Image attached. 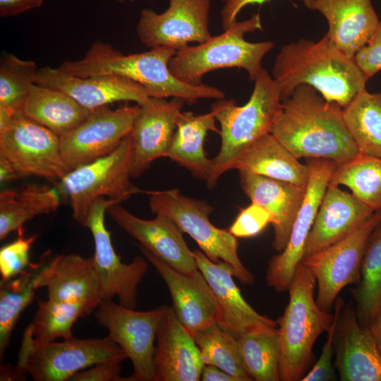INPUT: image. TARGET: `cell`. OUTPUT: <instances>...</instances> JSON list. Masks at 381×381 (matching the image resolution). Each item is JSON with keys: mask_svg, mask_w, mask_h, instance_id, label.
<instances>
[{"mask_svg": "<svg viewBox=\"0 0 381 381\" xmlns=\"http://www.w3.org/2000/svg\"><path fill=\"white\" fill-rule=\"evenodd\" d=\"M26 374L27 373L18 365L3 364L1 365L0 380H24Z\"/></svg>", "mask_w": 381, "mask_h": 381, "instance_id": "681fc988", "label": "cell"}, {"mask_svg": "<svg viewBox=\"0 0 381 381\" xmlns=\"http://www.w3.org/2000/svg\"><path fill=\"white\" fill-rule=\"evenodd\" d=\"M210 6V0H169L162 13L143 9L136 27L138 37L150 49L167 47L176 51L190 43L205 42L212 37Z\"/></svg>", "mask_w": 381, "mask_h": 381, "instance_id": "2e32d148", "label": "cell"}, {"mask_svg": "<svg viewBox=\"0 0 381 381\" xmlns=\"http://www.w3.org/2000/svg\"><path fill=\"white\" fill-rule=\"evenodd\" d=\"M367 327L369 328L375 341L378 351L381 354V311Z\"/></svg>", "mask_w": 381, "mask_h": 381, "instance_id": "f907efd6", "label": "cell"}, {"mask_svg": "<svg viewBox=\"0 0 381 381\" xmlns=\"http://www.w3.org/2000/svg\"><path fill=\"white\" fill-rule=\"evenodd\" d=\"M155 381H198L205 365L193 335L168 307L156 334Z\"/></svg>", "mask_w": 381, "mask_h": 381, "instance_id": "603a6c76", "label": "cell"}, {"mask_svg": "<svg viewBox=\"0 0 381 381\" xmlns=\"http://www.w3.org/2000/svg\"><path fill=\"white\" fill-rule=\"evenodd\" d=\"M380 221L381 208L343 239L303 258L315 279L316 302L322 310L329 311L345 286L359 282L368 239Z\"/></svg>", "mask_w": 381, "mask_h": 381, "instance_id": "7c38bea8", "label": "cell"}, {"mask_svg": "<svg viewBox=\"0 0 381 381\" xmlns=\"http://www.w3.org/2000/svg\"><path fill=\"white\" fill-rule=\"evenodd\" d=\"M205 364L214 365L237 381H251L239 351L238 339L217 322L192 334Z\"/></svg>", "mask_w": 381, "mask_h": 381, "instance_id": "8d00e7d4", "label": "cell"}, {"mask_svg": "<svg viewBox=\"0 0 381 381\" xmlns=\"http://www.w3.org/2000/svg\"><path fill=\"white\" fill-rule=\"evenodd\" d=\"M313 10L327 20L326 35L350 58L368 43L380 23L370 0H315Z\"/></svg>", "mask_w": 381, "mask_h": 381, "instance_id": "4316f807", "label": "cell"}, {"mask_svg": "<svg viewBox=\"0 0 381 381\" xmlns=\"http://www.w3.org/2000/svg\"><path fill=\"white\" fill-rule=\"evenodd\" d=\"M119 3H124L126 0H116ZM130 1H134L135 0H128Z\"/></svg>", "mask_w": 381, "mask_h": 381, "instance_id": "f5cc1de1", "label": "cell"}, {"mask_svg": "<svg viewBox=\"0 0 381 381\" xmlns=\"http://www.w3.org/2000/svg\"><path fill=\"white\" fill-rule=\"evenodd\" d=\"M35 84L59 90L90 110L119 101L141 104L150 97L143 85L127 78L115 75L80 78L48 66L38 69Z\"/></svg>", "mask_w": 381, "mask_h": 381, "instance_id": "44dd1931", "label": "cell"}, {"mask_svg": "<svg viewBox=\"0 0 381 381\" xmlns=\"http://www.w3.org/2000/svg\"><path fill=\"white\" fill-rule=\"evenodd\" d=\"M222 8L221 20L224 30L229 29L237 21V16L246 6L252 4H262L270 0H221Z\"/></svg>", "mask_w": 381, "mask_h": 381, "instance_id": "f6af8a7d", "label": "cell"}, {"mask_svg": "<svg viewBox=\"0 0 381 381\" xmlns=\"http://www.w3.org/2000/svg\"><path fill=\"white\" fill-rule=\"evenodd\" d=\"M219 133L216 119L210 111L203 114L181 111L165 157L188 170L197 179L207 182L213 167L204 149L208 132Z\"/></svg>", "mask_w": 381, "mask_h": 381, "instance_id": "f1b7e54d", "label": "cell"}, {"mask_svg": "<svg viewBox=\"0 0 381 381\" xmlns=\"http://www.w3.org/2000/svg\"><path fill=\"white\" fill-rule=\"evenodd\" d=\"M39 68L30 60L4 53L0 61V109L11 115L23 113V107L35 84Z\"/></svg>", "mask_w": 381, "mask_h": 381, "instance_id": "f35d334b", "label": "cell"}, {"mask_svg": "<svg viewBox=\"0 0 381 381\" xmlns=\"http://www.w3.org/2000/svg\"><path fill=\"white\" fill-rule=\"evenodd\" d=\"M91 312L78 303L39 299L37 310L25 331L41 343L67 339L73 337L72 327L76 320Z\"/></svg>", "mask_w": 381, "mask_h": 381, "instance_id": "74e56055", "label": "cell"}, {"mask_svg": "<svg viewBox=\"0 0 381 381\" xmlns=\"http://www.w3.org/2000/svg\"><path fill=\"white\" fill-rule=\"evenodd\" d=\"M309 179L306 194L292 226L285 248L268 262L265 280L278 292L289 290L298 265L303 258L304 247L322 199L337 164L326 159L307 158Z\"/></svg>", "mask_w": 381, "mask_h": 381, "instance_id": "5bb4252c", "label": "cell"}, {"mask_svg": "<svg viewBox=\"0 0 381 381\" xmlns=\"http://www.w3.org/2000/svg\"><path fill=\"white\" fill-rule=\"evenodd\" d=\"M176 51L167 47L125 55L109 44L92 43L85 56L76 61L63 62L59 68L80 78L115 75L129 78L143 85L150 97H181L187 85L173 75L169 65Z\"/></svg>", "mask_w": 381, "mask_h": 381, "instance_id": "8992f818", "label": "cell"}, {"mask_svg": "<svg viewBox=\"0 0 381 381\" xmlns=\"http://www.w3.org/2000/svg\"><path fill=\"white\" fill-rule=\"evenodd\" d=\"M119 359L108 360L98 363L92 368L74 374L69 381H126L121 376V362Z\"/></svg>", "mask_w": 381, "mask_h": 381, "instance_id": "ee69618b", "label": "cell"}, {"mask_svg": "<svg viewBox=\"0 0 381 381\" xmlns=\"http://www.w3.org/2000/svg\"><path fill=\"white\" fill-rule=\"evenodd\" d=\"M198 270L216 297L219 315L217 323L236 338L277 327V321L260 315L243 297L234 281L232 267L224 261L210 260L202 251H193Z\"/></svg>", "mask_w": 381, "mask_h": 381, "instance_id": "d6986e66", "label": "cell"}, {"mask_svg": "<svg viewBox=\"0 0 381 381\" xmlns=\"http://www.w3.org/2000/svg\"><path fill=\"white\" fill-rule=\"evenodd\" d=\"M315 284L311 272L301 262L288 290L289 303L277 320L280 380H302L313 357L315 342L332 322L333 314L322 310L315 300Z\"/></svg>", "mask_w": 381, "mask_h": 381, "instance_id": "277c9868", "label": "cell"}, {"mask_svg": "<svg viewBox=\"0 0 381 381\" xmlns=\"http://www.w3.org/2000/svg\"><path fill=\"white\" fill-rule=\"evenodd\" d=\"M132 145L130 135L110 154L71 170L58 183L68 198L74 219L83 226L92 203L107 198L117 204L140 192L130 177Z\"/></svg>", "mask_w": 381, "mask_h": 381, "instance_id": "9c48e42d", "label": "cell"}, {"mask_svg": "<svg viewBox=\"0 0 381 381\" xmlns=\"http://www.w3.org/2000/svg\"><path fill=\"white\" fill-rule=\"evenodd\" d=\"M353 59L368 79L381 70V22L370 40Z\"/></svg>", "mask_w": 381, "mask_h": 381, "instance_id": "7bdbcfd3", "label": "cell"}, {"mask_svg": "<svg viewBox=\"0 0 381 381\" xmlns=\"http://www.w3.org/2000/svg\"><path fill=\"white\" fill-rule=\"evenodd\" d=\"M329 184L348 187L361 202L376 211L381 208V157L359 153L337 164Z\"/></svg>", "mask_w": 381, "mask_h": 381, "instance_id": "e575fe53", "label": "cell"}, {"mask_svg": "<svg viewBox=\"0 0 381 381\" xmlns=\"http://www.w3.org/2000/svg\"><path fill=\"white\" fill-rule=\"evenodd\" d=\"M139 104L93 109L87 119L59 136L60 150L70 170L112 152L132 130Z\"/></svg>", "mask_w": 381, "mask_h": 381, "instance_id": "9a60e30c", "label": "cell"}, {"mask_svg": "<svg viewBox=\"0 0 381 381\" xmlns=\"http://www.w3.org/2000/svg\"><path fill=\"white\" fill-rule=\"evenodd\" d=\"M306 188L309 167L298 161L272 133L249 146L237 159L234 169Z\"/></svg>", "mask_w": 381, "mask_h": 381, "instance_id": "83f0119b", "label": "cell"}, {"mask_svg": "<svg viewBox=\"0 0 381 381\" xmlns=\"http://www.w3.org/2000/svg\"><path fill=\"white\" fill-rule=\"evenodd\" d=\"M342 114L359 152L381 157V92L362 90L342 108Z\"/></svg>", "mask_w": 381, "mask_h": 381, "instance_id": "1f68e13d", "label": "cell"}, {"mask_svg": "<svg viewBox=\"0 0 381 381\" xmlns=\"http://www.w3.org/2000/svg\"><path fill=\"white\" fill-rule=\"evenodd\" d=\"M92 111L59 90L34 84L23 114L61 136L83 123Z\"/></svg>", "mask_w": 381, "mask_h": 381, "instance_id": "f546056e", "label": "cell"}, {"mask_svg": "<svg viewBox=\"0 0 381 381\" xmlns=\"http://www.w3.org/2000/svg\"><path fill=\"white\" fill-rule=\"evenodd\" d=\"M59 205L56 193L46 186L30 184L0 193V239L22 229L36 216L55 212Z\"/></svg>", "mask_w": 381, "mask_h": 381, "instance_id": "4dcf8cb0", "label": "cell"}, {"mask_svg": "<svg viewBox=\"0 0 381 381\" xmlns=\"http://www.w3.org/2000/svg\"><path fill=\"white\" fill-rule=\"evenodd\" d=\"M124 351L108 335L41 343L25 330L17 365L35 381L68 380L80 370L108 360L123 361Z\"/></svg>", "mask_w": 381, "mask_h": 381, "instance_id": "ba28073f", "label": "cell"}, {"mask_svg": "<svg viewBox=\"0 0 381 381\" xmlns=\"http://www.w3.org/2000/svg\"><path fill=\"white\" fill-rule=\"evenodd\" d=\"M359 322L369 325L381 311V221L368 239L356 288L351 290Z\"/></svg>", "mask_w": 381, "mask_h": 381, "instance_id": "836d02e7", "label": "cell"}, {"mask_svg": "<svg viewBox=\"0 0 381 381\" xmlns=\"http://www.w3.org/2000/svg\"><path fill=\"white\" fill-rule=\"evenodd\" d=\"M258 30H262V24L257 13L248 19L237 20L205 42L176 51L169 69L177 78L191 85L202 84L206 73L226 68H243L254 81L262 68L263 57L274 47L271 41L251 42L244 39L246 33Z\"/></svg>", "mask_w": 381, "mask_h": 381, "instance_id": "5b68a950", "label": "cell"}, {"mask_svg": "<svg viewBox=\"0 0 381 381\" xmlns=\"http://www.w3.org/2000/svg\"><path fill=\"white\" fill-rule=\"evenodd\" d=\"M169 306L137 311L111 300H104L96 308L95 318L108 336L130 358L133 373L126 381H155V341L159 324Z\"/></svg>", "mask_w": 381, "mask_h": 381, "instance_id": "30bf717a", "label": "cell"}, {"mask_svg": "<svg viewBox=\"0 0 381 381\" xmlns=\"http://www.w3.org/2000/svg\"><path fill=\"white\" fill-rule=\"evenodd\" d=\"M18 238L0 250V273L1 280L14 278L30 265V250L37 236L23 237L21 229Z\"/></svg>", "mask_w": 381, "mask_h": 381, "instance_id": "ab89813d", "label": "cell"}, {"mask_svg": "<svg viewBox=\"0 0 381 381\" xmlns=\"http://www.w3.org/2000/svg\"><path fill=\"white\" fill-rule=\"evenodd\" d=\"M23 176L13 164L4 156L0 155L1 182L16 180Z\"/></svg>", "mask_w": 381, "mask_h": 381, "instance_id": "c3c4849f", "label": "cell"}, {"mask_svg": "<svg viewBox=\"0 0 381 381\" xmlns=\"http://www.w3.org/2000/svg\"><path fill=\"white\" fill-rule=\"evenodd\" d=\"M139 249L164 279L171 294L172 308L191 334L217 322L219 309L216 297L198 269L190 274L183 273L144 247L140 246Z\"/></svg>", "mask_w": 381, "mask_h": 381, "instance_id": "ac0fdd59", "label": "cell"}, {"mask_svg": "<svg viewBox=\"0 0 381 381\" xmlns=\"http://www.w3.org/2000/svg\"><path fill=\"white\" fill-rule=\"evenodd\" d=\"M271 75L282 99L298 85H308L342 108L365 88L368 80L354 59L341 52L327 35L318 41L301 39L283 46Z\"/></svg>", "mask_w": 381, "mask_h": 381, "instance_id": "7a4b0ae2", "label": "cell"}, {"mask_svg": "<svg viewBox=\"0 0 381 381\" xmlns=\"http://www.w3.org/2000/svg\"><path fill=\"white\" fill-rule=\"evenodd\" d=\"M238 341L244 368L253 380H280L277 327L245 334Z\"/></svg>", "mask_w": 381, "mask_h": 381, "instance_id": "d590c367", "label": "cell"}, {"mask_svg": "<svg viewBox=\"0 0 381 381\" xmlns=\"http://www.w3.org/2000/svg\"><path fill=\"white\" fill-rule=\"evenodd\" d=\"M107 212L141 246L175 270L190 274L198 269L194 252L187 246L183 232L169 217L157 214L152 219H143L120 204L110 205Z\"/></svg>", "mask_w": 381, "mask_h": 381, "instance_id": "ffe728a7", "label": "cell"}, {"mask_svg": "<svg viewBox=\"0 0 381 381\" xmlns=\"http://www.w3.org/2000/svg\"><path fill=\"white\" fill-rule=\"evenodd\" d=\"M184 103L181 98L167 100L150 97L139 104L129 134L132 145L131 177H139L153 161L165 157Z\"/></svg>", "mask_w": 381, "mask_h": 381, "instance_id": "e0dca14e", "label": "cell"}, {"mask_svg": "<svg viewBox=\"0 0 381 381\" xmlns=\"http://www.w3.org/2000/svg\"><path fill=\"white\" fill-rule=\"evenodd\" d=\"M149 207L155 214L169 217L183 233L188 234L212 262L224 261L233 269L234 276L243 284H252L254 277L238 255L236 237L229 231L214 226L209 217L212 207L206 201L182 195L178 189L145 191Z\"/></svg>", "mask_w": 381, "mask_h": 381, "instance_id": "52a82bcc", "label": "cell"}, {"mask_svg": "<svg viewBox=\"0 0 381 381\" xmlns=\"http://www.w3.org/2000/svg\"><path fill=\"white\" fill-rule=\"evenodd\" d=\"M343 306V300L341 298H337L334 302L332 322L327 331V339L322 349L320 356L311 370L303 376L301 380L329 381L336 380L337 375L332 363V358L337 325Z\"/></svg>", "mask_w": 381, "mask_h": 381, "instance_id": "60d3db41", "label": "cell"}, {"mask_svg": "<svg viewBox=\"0 0 381 381\" xmlns=\"http://www.w3.org/2000/svg\"><path fill=\"white\" fill-rule=\"evenodd\" d=\"M200 380L202 381H237L230 374L212 365L205 364L202 368Z\"/></svg>", "mask_w": 381, "mask_h": 381, "instance_id": "7dc6e473", "label": "cell"}, {"mask_svg": "<svg viewBox=\"0 0 381 381\" xmlns=\"http://www.w3.org/2000/svg\"><path fill=\"white\" fill-rule=\"evenodd\" d=\"M375 211L352 193L329 184L308 236L303 257L343 239L368 219Z\"/></svg>", "mask_w": 381, "mask_h": 381, "instance_id": "d4e9b609", "label": "cell"}, {"mask_svg": "<svg viewBox=\"0 0 381 381\" xmlns=\"http://www.w3.org/2000/svg\"><path fill=\"white\" fill-rule=\"evenodd\" d=\"M335 366L342 381H381V354L367 326L347 306L335 335Z\"/></svg>", "mask_w": 381, "mask_h": 381, "instance_id": "cb8c5ba5", "label": "cell"}, {"mask_svg": "<svg viewBox=\"0 0 381 381\" xmlns=\"http://www.w3.org/2000/svg\"><path fill=\"white\" fill-rule=\"evenodd\" d=\"M310 10L314 9L315 0H301Z\"/></svg>", "mask_w": 381, "mask_h": 381, "instance_id": "816d5d0a", "label": "cell"}, {"mask_svg": "<svg viewBox=\"0 0 381 381\" xmlns=\"http://www.w3.org/2000/svg\"><path fill=\"white\" fill-rule=\"evenodd\" d=\"M271 133L298 159H326L340 164L360 153L342 107L308 85H298L282 99Z\"/></svg>", "mask_w": 381, "mask_h": 381, "instance_id": "6da1fadb", "label": "cell"}, {"mask_svg": "<svg viewBox=\"0 0 381 381\" xmlns=\"http://www.w3.org/2000/svg\"><path fill=\"white\" fill-rule=\"evenodd\" d=\"M248 101L238 106L234 99L216 100L212 107L220 126L221 147L212 159L207 186L213 188L226 171L234 169L241 154L262 136L271 133L282 108V97L272 75L262 68L254 80Z\"/></svg>", "mask_w": 381, "mask_h": 381, "instance_id": "3957f363", "label": "cell"}, {"mask_svg": "<svg viewBox=\"0 0 381 381\" xmlns=\"http://www.w3.org/2000/svg\"><path fill=\"white\" fill-rule=\"evenodd\" d=\"M243 191L271 214L273 248L282 252L287 245L293 224L306 194V188L260 175L239 171Z\"/></svg>", "mask_w": 381, "mask_h": 381, "instance_id": "484cf974", "label": "cell"}, {"mask_svg": "<svg viewBox=\"0 0 381 381\" xmlns=\"http://www.w3.org/2000/svg\"><path fill=\"white\" fill-rule=\"evenodd\" d=\"M43 0H0V16H13L40 7Z\"/></svg>", "mask_w": 381, "mask_h": 381, "instance_id": "bcb514c9", "label": "cell"}, {"mask_svg": "<svg viewBox=\"0 0 381 381\" xmlns=\"http://www.w3.org/2000/svg\"><path fill=\"white\" fill-rule=\"evenodd\" d=\"M39 288L47 289L49 300L81 303L92 311L104 301L93 256L68 254L48 258L39 279Z\"/></svg>", "mask_w": 381, "mask_h": 381, "instance_id": "7402d4cb", "label": "cell"}, {"mask_svg": "<svg viewBox=\"0 0 381 381\" xmlns=\"http://www.w3.org/2000/svg\"><path fill=\"white\" fill-rule=\"evenodd\" d=\"M272 217L269 212L255 202L241 209L229 231L235 237L250 238L260 234Z\"/></svg>", "mask_w": 381, "mask_h": 381, "instance_id": "b9f144b4", "label": "cell"}, {"mask_svg": "<svg viewBox=\"0 0 381 381\" xmlns=\"http://www.w3.org/2000/svg\"><path fill=\"white\" fill-rule=\"evenodd\" d=\"M47 258L29 267L17 277L0 282V360L21 313L32 301Z\"/></svg>", "mask_w": 381, "mask_h": 381, "instance_id": "d6a6232c", "label": "cell"}, {"mask_svg": "<svg viewBox=\"0 0 381 381\" xmlns=\"http://www.w3.org/2000/svg\"><path fill=\"white\" fill-rule=\"evenodd\" d=\"M113 204L117 203L107 198L96 199L89 209L83 226L90 229L93 237V258L104 300H111L116 296L120 305L135 309L137 288L147 270V260L143 255H137L126 264L116 254L104 223L105 212Z\"/></svg>", "mask_w": 381, "mask_h": 381, "instance_id": "4fadbf2b", "label": "cell"}, {"mask_svg": "<svg viewBox=\"0 0 381 381\" xmlns=\"http://www.w3.org/2000/svg\"><path fill=\"white\" fill-rule=\"evenodd\" d=\"M0 155L23 177H42L58 184L71 171L64 162L59 136L23 113L14 115L0 133Z\"/></svg>", "mask_w": 381, "mask_h": 381, "instance_id": "8fae6325", "label": "cell"}]
</instances>
